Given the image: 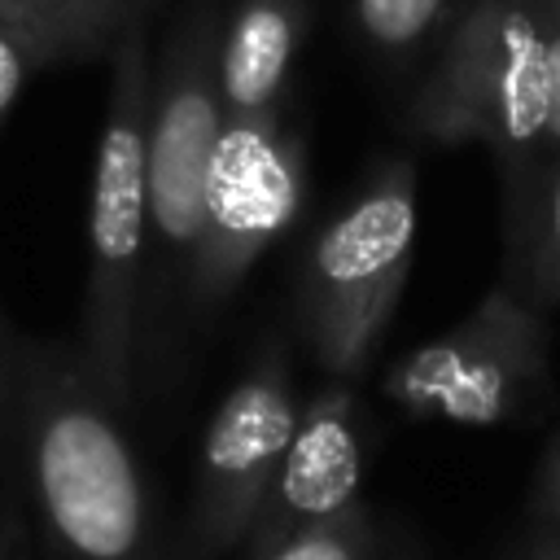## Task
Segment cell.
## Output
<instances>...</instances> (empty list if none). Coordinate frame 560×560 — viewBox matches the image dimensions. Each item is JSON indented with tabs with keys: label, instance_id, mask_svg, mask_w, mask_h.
Masks as SVG:
<instances>
[{
	"label": "cell",
	"instance_id": "obj_1",
	"mask_svg": "<svg viewBox=\"0 0 560 560\" xmlns=\"http://www.w3.org/2000/svg\"><path fill=\"white\" fill-rule=\"evenodd\" d=\"M18 490L48 560H162L149 477L79 346L13 350Z\"/></svg>",
	"mask_w": 560,
	"mask_h": 560
},
{
	"label": "cell",
	"instance_id": "obj_2",
	"mask_svg": "<svg viewBox=\"0 0 560 560\" xmlns=\"http://www.w3.org/2000/svg\"><path fill=\"white\" fill-rule=\"evenodd\" d=\"M223 9L197 0L153 57L144 118V280L140 385H158L184 346V289L206 214V175L223 131L214 39Z\"/></svg>",
	"mask_w": 560,
	"mask_h": 560
},
{
	"label": "cell",
	"instance_id": "obj_3",
	"mask_svg": "<svg viewBox=\"0 0 560 560\" xmlns=\"http://www.w3.org/2000/svg\"><path fill=\"white\" fill-rule=\"evenodd\" d=\"M136 13L109 52V92L88 201V284L79 359L96 389L127 411L140 389V280H144V118L153 48Z\"/></svg>",
	"mask_w": 560,
	"mask_h": 560
},
{
	"label": "cell",
	"instance_id": "obj_4",
	"mask_svg": "<svg viewBox=\"0 0 560 560\" xmlns=\"http://www.w3.org/2000/svg\"><path fill=\"white\" fill-rule=\"evenodd\" d=\"M542 122L538 0H468L411 96V131L429 144H481L503 175V192H512L538 166Z\"/></svg>",
	"mask_w": 560,
	"mask_h": 560
},
{
	"label": "cell",
	"instance_id": "obj_5",
	"mask_svg": "<svg viewBox=\"0 0 560 560\" xmlns=\"http://www.w3.org/2000/svg\"><path fill=\"white\" fill-rule=\"evenodd\" d=\"M416 245V171L394 158L315 232L298 271L293 319L324 376L354 381L407 289Z\"/></svg>",
	"mask_w": 560,
	"mask_h": 560
},
{
	"label": "cell",
	"instance_id": "obj_6",
	"mask_svg": "<svg viewBox=\"0 0 560 560\" xmlns=\"http://www.w3.org/2000/svg\"><path fill=\"white\" fill-rule=\"evenodd\" d=\"M306 197V140L284 109L223 118L206 175V214L184 289V341L210 324L249 267L293 228Z\"/></svg>",
	"mask_w": 560,
	"mask_h": 560
},
{
	"label": "cell",
	"instance_id": "obj_7",
	"mask_svg": "<svg viewBox=\"0 0 560 560\" xmlns=\"http://www.w3.org/2000/svg\"><path fill=\"white\" fill-rule=\"evenodd\" d=\"M547 376V315L499 280L451 332L385 372V398L416 420L486 429L534 407Z\"/></svg>",
	"mask_w": 560,
	"mask_h": 560
},
{
	"label": "cell",
	"instance_id": "obj_8",
	"mask_svg": "<svg viewBox=\"0 0 560 560\" xmlns=\"http://www.w3.org/2000/svg\"><path fill=\"white\" fill-rule=\"evenodd\" d=\"M293 368L280 337H267L236 385L219 398L197 455V547L219 556L245 542L254 512L298 424Z\"/></svg>",
	"mask_w": 560,
	"mask_h": 560
},
{
	"label": "cell",
	"instance_id": "obj_9",
	"mask_svg": "<svg viewBox=\"0 0 560 560\" xmlns=\"http://www.w3.org/2000/svg\"><path fill=\"white\" fill-rule=\"evenodd\" d=\"M359 481H363V429H359L354 381L328 376L324 389H315V398L298 411L293 438L254 512L245 542L258 556L306 525L341 516L346 508L359 503Z\"/></svg>",
	"mask_w": 560,
	"mask_h": 560
},
{
	"label": "cell",
	"instance_id": "obj_10",
	"mask_svg": "<svg viewBox=\"0 0 560 560\" xmlns=\"http://www.w3.org/2000/svg\"><path fill=\"white\" fill-rule=\"evenodd\" d=\"M311 31V0H232L214 39V88L223 118L284 109L289 70Z\"/></svg>",
	"mask_w": 560,
	"mask_h": 560
},
{
	"label": "cell",
	"instance_id": "obj_11",
	"mask_svg": "<svg viewBox=\"0 0 560 560\" xmlns=\"http://www.w3.org/2000/svg\"><path fill=\"white\" fill-rule=\"evenodd\" d=\"M508 206V254L503 284H512L542 315L560 306V158L534 166L512 192Z\"/></svg>",
	"mask_w": 560,
	"mask_h": 560
},
{
	"label": "cell",
	"instance_id": "obj_12",
	"mask_svg": "<svg viewBox=\"0 0 560 560\" xmlns=\"http://www.w3.org/2000/svg\"><path fill=\"white\" fill-rule=\"evenodd\" d=\"M0 18L31 44L39 70L109 57L127 26L114 0H0Z\"/></svg>",
	"mask_w": 560,
	"mask_h": 560
},
{
	"label": "cell",
	"instance_id": "obj_13",
	"mask_svg": "<svg viewBox=\"0 0 560 560\" xmlns=\"http://www.w3.org/2000/svg\"><path fill=\"white\" fill-rule=\"evenodd\" d=\"M446 9L451 0H350L359 39L381 57H402L420 48L438 31Z\"/></svg>",
	"mask_w": 560,
	"mask_h": 560
},
{
	"label": "cell",
	"instance_id": "obj_14",
	"mask_svg": "<svg viewBox=\"0 0 560 560\" xmlns=\"http://www.w3.org/2000/svg\"><path fill=\"white\" fill-rule=\"evenodd\" d=\"M368 551H372V525L363 503H354L332 521L289 534L284 542L258 551L254 560H368Z\"/></svg>",
	"mask_w": 560,
	"mask_h": 560
},
{
	"label": "cell",
	"instance_id": "obj_15",
	"mask_svg": "<svg viewBox=\"0 0 560 560\" xmlns=\"http://www.w3.org/2000/svg\"><path fill=\"white\" fill-rule=\"evenodd\" d=\"M35 70H39V57H35L31 44L0 18V127H4V118L13 114V105H18V96L26 92V83H31Z\"/></svg>",
	"mask_w": 560,
	"mask_h": 560
},
{
	"label": "cell",
	"instance_id": "obj_16",
	"mask_svg": "<svg viewBox=\"0 0 560 560\" xmlns=\"http://www.w3.org/2000/svg\"><path fill=\"white\" fill-rule=\"evenodd\" d=\"M542 57H547V122H542L538 166L560 158V18H551L547 9H542Z\"/></svg>",
	"mask_w": 560,
	"mask_h": 560
},
{
	"label": "cell",
	"instance_id": "obj_17",
	"mask_svg": "<svg viewBox=\"0 0 560 560\" xmlns=\"http://www.w3.org/2000/svg\"><path fill=\"white\" fill-rule=\"evenodd\" d=\"M26 503L13 481L0 490V560H31V529H26Z\"/></svg>",
	"mask_w": 560,
	"mask_h": 560
},
{
	"label": "cell",
	"instance_id": "obj_18",
	"mask_svg": "<svg viewBox=\"0 0 560 560\" xmlns=\"http://www.w3.org/2000/svg\"><path fill=\"white\" fill-rule=\"evenodd\" d=\"M538 516L551 529H560V433H556V442L542 459V472H538Z\"/></svg>",
	"mask_w": 560,
	"mask_h": 560
},
{
	"label": "cell",
	"instance_id": "obj_19",
	"mask_svg": "<svg viewBox=\"0 0 560 560\" xmlns=\"http://www.w3.org/2000/svg\"><path fill=\"white\" fill-rule=\"evenodd\" d=\"M114 9H118L122 22H131L136 13H149V0H114Z\"/></svg>",
	"mask_w": 560,
	"mask_h": 560
},
{
	"label": "cell",
	"instance_id": "obj_20",
	"mask_svg": "<svg viewBox=\"0 0 560 560\" xmlns=\"http://www.w3.org/2000/svg\"><path fill=\"white\" fill-rule=\"evenodd\" d=\"M529 560H560V538H556V542H547V547H538Z\"/></svg>",
	"mask_w": 560,
	"mask_h": 560
},
{
	"label": "cell",
	"instance_id": "obj_21",
	"mask_svg": "<svg viewBox=\"0 0 560 560\" xmlns=\"http://www.w3.org/2000/svg\"><path fill=\"white\" fill-rule=\"evenodd\" d=\"M0 429H4V359H0Z\"/></svg>",
	"mask_w": 560,
	"mask_h": 560
},
{
	"label": "cell",
	"instance_id": "obj_22",
	"mask_svg": "<svg viewBox=\"0 0 560 560\" xmlns=\"http://www.w3.org/2000/svg\"><path fill=\"white\" fill-rule=\"evenodd\" d=\"M538 4H542V9L551 13V18H560V0H538Z\"/></svg>",
	"mask_w": 560,
	"mask_h": 560
}]
</instances>
